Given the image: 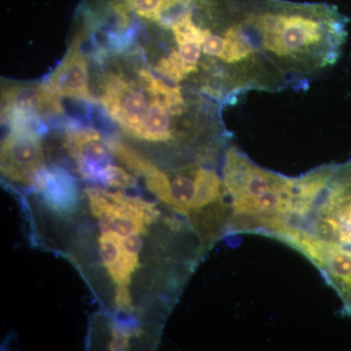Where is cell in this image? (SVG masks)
Listing matches in <instances>:
<instances>
[{
    "label": "cell",
    "mask_w": 351,
    "mask_h": 351,
    "mask_svg": "<svg viewBox=\"0 0 351 351\" xmlns=\"http://www.w3.org/2000/svg\"><path fill=\"white\" fill-rule=\"evenodd\" d=\"M221 178L232 209L230 234L254 233L280 241L297 206L298 177L265 169L230 145Z\"/></svg>",
    "instance_id": "obj_2"
},
{
    "label": "cell",
    "mask_w": 351,
    "mask_h": 351,
    "mask_svg": "<svg viewBox=\"0 0 351 351\" xmlns=\"http://www.w3.org/2000/svg\"><path fill=\"white\" fill-rule=\"evenodd\" d=\"M1 117L9 124H34L40 117L61 114L60 97L46 85L11 84L2 88Z\"/></svg>",
    "instance_id": "obj_6"
},
{
    "label": "cell",
    "mask_w": 351,
    "mask_h": 351,
    "mask_svg": "<svg viewBox=\"0 0 351 351\" xmlns=\"http://www.w3.org/2000/svg\"><path fill=\"white\" fill-rule=\"evenodd\" d=\"M34 186L41 193L44 204L54 213L69 216L77 209V186L73 178L61 168H45Z\"/></svg>",
    "instance_id": "obj_9"
},
{
    "label": "cell",
    "mask_w": 351,
    "mask_h": 351,
    "mask_svg": "<svg viewBox=\"0 0 351 351\" xmlns=\"http://www.w3.org/2000/svg\"><path fill=\"white\" fill-rule=\"evenodd\" d=\"M156 97L138 75V80H133L122 73H110L103 83L100 101L108 117L134 138Z\"/></svg>",
    "instance_id": "obj_4"
},
{
    "label": "cell",
    "mask_w": 351,
    "mask_h": 351,
    "mask_svg": "<svg viewBox=\"0 0 351 351\" xmlns=\"http://www.w3.org/2000/svg\"><path fill=\"white\" fill-rule=\"evenodd\" d=\"M90 210L100 221L103 232H117L126 237L140 234L156 221L159 212L151 203L140 197L101 189H87Z\"/></svg>",
    "instance_id": "obj_3"
},
{
    "label": "cell",
    "mask_w": 351,
    "mask_h": 351,
    "mask_svg": "<svg viewBox=\"0 0 351 351\" xmlns=\"http://www.w3.org/2000/svg\"><path fill=\"white\" fill-rule=\"evenodd\" d=\"M294 216L281 241L319 270L351 317V159L298 177Z\"/></svg>",
    "instance_id": "obj_1"
},
{
    "label": "cell",
    "mask_w": 351,
    "mask_h": 351,
    "mask_svg": "<svg viewBox=\"0 0 351 351\" xmlns=\"http://www.w3.org/2000/svg\"><path fill=\"white\" fill-rule=\"evenodd\" d=\"M1 144V173L21 184L36 186L45 169L43 143L32 124H14Z\"/></svg>",
    "instance_id": "obj_5"
},
{
    "label": "cell",
    "mask_w": 351,
    "mask_h": 351,
    "mask_svg": "<svg viewBox=\"0 0 351 351\" xmlns=\"http://www.w3.org/2000/svg\"><path fill=\"white\" fill-rule=\"evenodd\" d=\"M132 297L127 286L119 285L115 290V304L121 311H133Z\"/></svg>",
    "instance_id": "obj_11"
},
{
    "label": "cell",
    "mask_w": 351,
    "mask_h": 351,
    "mask_svg": "<svg viewBox=\"0 0 351 351\" xmlns=\"http://www.w3.org/2000/svg\"><path fill=\"white\" fill-rule=\"evenodd\" d=\"M112 341L110 343L112 350H125L128 348L129 336L125 332L122 331L119 328H113Z\"/></svg>",
    "instance_id": "obj_12"
},
{
    "label": "cell",
    "mask_w": 351,
    "mask_h": 351,
    "mask_svg": "<svg viewBox=\"0 0 351 351\" xmlns=\"http://www.w3.org/2000/svg\"><path fill=\"white\" fill-rule=\"evenodd\" d=\"M66 147L84 179L104 184L113 165L112 152L98 132L91 128L71 129L66 135Z\"/></svg>",
    "instance_id": "obj_7"
},
{
    "label": "cell",
    "mask_w": 351,
    "mask_h": 351,
    "mask_svg": "<svg viewBox=\"0 0 351 351\" xmlns=\"http://www.w3.org/2000/svg\"><path fill=\"white\" fill-rule=\"evenodd\" d=\"M82 34L75 36L63 61L51 73L44 84L58 97L93 101L90 92L89 71L82 50Z\"/></svg>",
    "instance_id": "obj_8"
},
{
    "label": "cell",
    "mask_w": 351,
    "mask_h": 351,
    "mask_svg": "<svg viewBox=\"0 0 351 351\" xmlns=\"http://www.w3.org/2000/svg\"><path fill=\"white\" fill-rule=\"evenodd\" d=\"M99 252L108 274L117 286H127L131 283L132 274L138 263L132 260L123 246V237L117 232H104L99 239Z\"/></svg>",
    "instance_id": "obj_10"
}]
</instances>
